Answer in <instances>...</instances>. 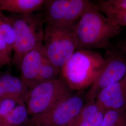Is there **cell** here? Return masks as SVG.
<instances>
[{"label": "cell", "instance_id": "cell-6", "mask_svg": "<svg viewBox=\"0 0 126 126\" xmlns=\"http://www.w3.org/2000/svg\"><path fill=\"white\" fill-rule=\"evenodd\" d=\"M96 7L88 0H45L42 7L46 24L72 26L88 10Z\"/></svg>", "mask_w": 126, "mask_h": 126}, {"label": "cell", "instance_id": "cell-8", "mask_svg": "<svg viewBox=\"0 0 126 126\" xmlns=\"http://www.w3.org/2000/svg\"><path fill=\"white\" fill-rule=\"evenodd\" d=\"M103 67L86 94L87 101L95 100L103 89L121 80L126 75V57L117 49L107 51Z\"/></svg>", "mask_w": 126, "mask_h": 126}, {"label": "cell", "instance_id": "cell-7", "mask_svg": "<svg viewBox=\"0 0 126 126\" xmlns=\"http://www.w3.org/2000/svg\"><path fill=\"white\" fill-rule=\"evenodd\" d=\"M84 105L80 95L72 94L45 112L31 117L32 126H66Z\"/></svg>", "mask_w": 126, "mask_h": 126}, {"label": "cell", "instance_id": "cell-13", "mask_svg": "<svg viewBox=\"0 0 126 126\" xmlns=\"http://www.w3.org/2000/svg\"><path fill=\"white\" fill-rule=\"evenodd\" d=\"M45 0H0V10L13 14H25L38 12Z\"/></svg>", "mask_w": 126, "mask_h": 126}, {"label": "cell", "instance_id": "cell-9", "mask_svg": "<svg viewBox=\"0 0 126 126\" xmlns=\"http://www.w3.org/2000/svg\"><path fill=\"white\" fill-rule=\"evenodd\" d=\"M95 100L105 112L125 108L126 107V74L121 80L101 90L97 95Z\"/></svg>", "mask_w": 126, "mask_h": 126}, {"label": "cell", "instance_id": "cell-4", "mask_svg": "<svg viewBox=\"0 0 126 126\" xmlns=\"http://www.w3.org/2000/svg\"><path fill=\"white\" fill-rule=\"evenodd\" d=\"M63 78L38 83L30 88L24 102L30 118L45 112L72 94Z\"/></svg>", "mask_w": 126, "mask_h": 126}, {"label": "cell", "instance_id": "cell-2", "mask_svg": "<svg viewBox=\"0 0 126 126\" xmlns=\"http://www.w3.org/2000/svg\"><path fill=\"white\" fill-rule=\"evenodd\" d=\"M105 63L99 53L78 50L61 68L60 76L72 91L84 90L93 84Z\"/></svg>", "mask_w": 126, "mask_h": 126}, {"label": "cell", "instance_id": "cell-19", "mask_svg": "<svg viewBox=\"0 0 126 126\" xmlns=\"http://www.w3.org/2000/svg\"><path fill=\"white\" fill-rule=\"evenodd\" d=\"M103 14L118 25L121 27L126 26V10L109 11Z\"/></svg>", "mask_w": 126, "mask_h": 126}, {"label": "cell", "instance_id": "cell-16", "mask_svg": "<svg viewBox=\"0 0 126 126\" xmlns=\"http://www.w3.org/2000/svg\"><path fill=\"white\" fill-rule=\"evenodd\" d=\"M0 35L6 44L13 50L15 36L13 28L9 16H6L0 10Z\"/></svg>", "mask_w": 126, "mask_h": 126}, {"label": "cell", "instance_id": "cell-10", "mask_svg": "<svg viewBox=\"0 0 126 126\" xmlns=\"http://www.w3.org/2000/svg\"><path fill=\"white\" fill-rule=\"evenodd\" d=\"M45 57L44 45H42L28 52L22 59L18 67L20 79L29 89L36 85L39 71Z\"/></svg>", "mask_w": 126, "mask_h": 126}, {"label": "cell", "instance_id": "cell-18", "mask_svg": "<svg viewBox=\"0 0 126 126\" xmlns=\"http://www.w3.org/2000/svg\"><path fill=\"white\" fill-rule=\"evenodd\" d=\"M95 4L102 13L109 11L126 10V0H101Z\"/></svg>", "mask_w": 126, "mask_h": 126}, {"label": "cell", "instance_id": "cell-11", "mask_svg": "<svg viewBox=\"0 0 126 126\" xmlns=\"http://www.w3.org/2000/svg\"><path fill=\"white\" fill-rule=\"evenodd\" d=\"M105 113L95 99L87 101L79 112L66 126H99Z\"/></svg>", "mask_w": 126, "mask_h": 126}, {"label": "cell", "instance_id": "cell-17", "mask_svg": "<svg viewBox=\"0 0 126 126\" xmlns=\"http://www.w3.org/2000/svg\"><path fill=\"white\" fill-rule=\"evenodd\" d=\"M122 110L106 111L99 126H126V117L122 114Z\"/></svg>", "mask_w": 126, "mask_h": 126}, {"label": "cell", "instance_id": "cell-23", "mask_svg": "<svg viewBox=\"0 0 126 126\" xmlns=\"http://www.w3.org/2000/svg\"><path fill=\"white\" fill-rule=\"evenodd\" d=\"M10 61L8 60L6 58L0 53V68L6 64H9Z\"/></svg>", "mask_w": 126, "mask_h": 126}, {"label": "cell", "instance_id": "cell-20", "mask_svg": "<svg viewBox=\"0 0 126 126\" xmlns=\"http://www.w3.org/2000/svg\"><path fill=\"white\" fill-rule=\"evenodd\" d=\"M21 100L0 99V118L4 117L12 112Z\"/></svg>", "mask_w": 126, "mask_h": 126}, {"label": "cell", "instance_id": "cell-1", "mask_svg": "<svg viewBox=\"0 0 126 126\" xmlns=\"http://www.w3.org/2000/svg\"><path fill=\"white\" fill-rule=\"evenodd\" d=\"M121 32V26L112 22L96 6L87 11L74 25L77 50L106 48Z\"/></svg>", "mask_w": 126, "mask_h": 126}, {"label": "cell", "instance_id": "cell-24", "mask_svg": "<svg viewBox=\"0 0 126 126\" xmlns=\"http://www.w3.org/2000/svg\"><path fill=\"white\" fill-rule=\"evenodd\" d=\"M25 126H32V125H31V124H30L29 123H28V124H27V125H26Z\"/></svg>", "mask_w": 126, "mask_h": 126}, {"label": "cell", "instance_id": "cell-5", "mask_svg": "<svg viewBox=\"0 0 126 126\" xmlns=\"http://www.w3.org/2000/svg\"><path fill=\"white\" fill-rule=\"evenodd\" d=\"M74 25L61 27L46 25L43 41L45 55L61 69L77 50Z\"/></svg>", "mask_w": 126, "mask_h": 126}, {"label": "cell", "instance_id": "cell-3", "mask_svg": "<svg viewBox=\"0 0 126 126\" xmlns=\"http://www.w3.org/2000/svg\"><path fill=\"white\" fill-rule=\"evenodd\" d=\"M15 36L13 63L18 68L23 57L31 50L43 45L45 19L39 11L9 16Z\"/></svg>", "mask_w": 126, "mask_h": 126}, {"label": "cell", "instance_id": "cell-14", "mask_svg": "<svg viewBox=\"0 0 126 126\" xmlns=\"http://www.w3.org/2000/svg\"><path fill=\"white\" fill-rule=\"evenodd\" d=\"M29 117L26 104L21 100L12 112L0 118V126H25L29 122Z\"/></svg>", "mask_w": 126, "mask_h": 126}, {"label": "cell", "instance_id": "cell-22", "mask_svg": "<svg viewBox=\"0 0 126 126\" xmlns=\"http://www.w3.org/2000/svg\"><path fill=\"white\" fill-rule=\"evenodd\" d=\"M117 50L126 57V40L122 41L118 44Z\"/></svg>", "mask_w": 126, "mask_h": 126}, {"label": "cell", "instance_id": "cell-21", "mask_svg": "<svg viewBox=\"0 0 126 126\" xmlns=\"http://www.w3.org/2000/svg\"><path fill=\"white\" fill-rule=\"evenodd\" d=\"M12 50L9 48L0 35V53L11 62Z\"/></svg>", "mask_w": 126, "mask_h": 126}, {"label": "cell", "instance_id": "cell-15", "mask_svg": "<svg viewBox=\"0 0 126 126\" xmlns=\"http://www.w3.org/2000/svg\"><path fill=\"white\" fill-rule=\"evenodd\" d=\"M61 70L60 68L56 66L46 56L41 64L36 84L58 79L60 77Z\"/></svg>", "mask_w": 126, "mask_h": 126}, {"label": "cell", "instance_id": "cell-12", "mask_svg": "<svg viewBox=\"0 0 126 126\" xmlns=\"http://www.w3.org/2000/svg\"><path fill=\"white\" fill-rule=\"evenodd\" d=\"M29 88L22 79L10 74L0 77V99L24 101Z\"/></svg>", "mask_w": 126, "mask_h": 126}]
</instances>
